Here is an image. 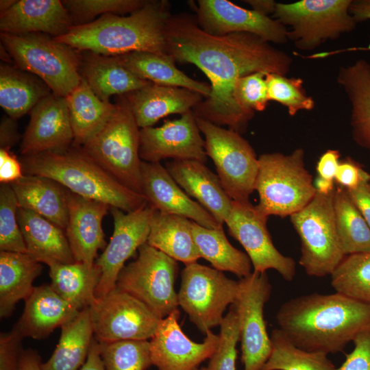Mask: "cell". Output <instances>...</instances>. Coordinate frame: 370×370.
Segmentation results:
<instances>
[{
    "label": "cell",
    "mask_w": 370,
    "mask_h": 370,
    "mask_svg": "<svg viewBox=\"0 0 370 370\" xmlns=\"http://www.w3.org/2000/svg\"><path fill=\"white\" fill-rule=\"evenodd\" d=\"M164 34L166 53L175 62L195 65L210 82V96L193 110L194 114L241 134L254 115L237 104L234 96L236 81L257 72L286 75L293 64L288 53L257 35H212L188 13L171 14Z\"/></svg>",
    "instance_id": "cell-1"
},
{
    "label": "cell",
    "mask_w": 370,
    "mask_h": 370,
    "mask_svg": "<svg viewBox=\"0 0 370 370\" xmlns=\"http://www.w3.org/2000/svg\"><path fill=\"white\" fill-rule=\"evenodd\" d=\"M276 321L295 346L309 352L335 354L370 328V304L336 292L312 293L284 302Z\"/></svg>",
    "instance_id": "cell-2"
},
{
    "label": "cell",
    "mask_w": 370,
    "mask_h": 370,
    "mask_svg": "<svg viewBox=\"0 0 370 370\" xmlns=\"http://www.w3.org/2000/svg\"><path fill=\"white\" fill-rule=\"evenodd\" d=\"M170 10L166 0H148L128 16L105 14L91 23L73 26L54 39L79 51L108 56L136 51L166 53L164 31L172 14Z\"/></svg>",
    "instance_id": "cell-3"
},
{
    "label": "cell",
    "mask_w": 370,
    "mask_h": 370,
    "mask_svg": "<svg viewBox=\"0 0 370 370\" xmlns=\"http://www.w3.org/2000/svg\"><path fill=\"white\" fill-rule=\"evenodd\" d=\"M24 174L50 178L81 197L130 212L148 204L145 197L125 186L82 149L42 152L20 158Z\"/></svg>",
    "instance_id": "cell-4"
},
{
    "label": "cell",
    "mask_w": 370,
    "mask_h": 370,
    "mask_svg": "<svg viewBox=\"0 0 370 370\" xmlns=\"http://www.w3.org/2000/svg\"><path fill=\"white\" fill-rule=\"evenodd\" d=\"M255 190L259 195L255 207L267 217H290L304 208L317 193L312 176L305 167L304 149L260 155Z\"/></svg>",
    "instance_id": "cell-5"
},
{
    "label": "cell",
    "mask_w": 370,
    "mask_h": 370,
    "mask_svg": "<svg viewBox=\"0 0 370 370\" xmlns=\"http://www.w3.org/2000/svg\"><path fill=\"white\" fill-rule=\"evenodd\" d=\"M106 123L81 149L117 181L142 195L140 127L125 95Z\"/></svg>",
    "instance_id": "cell-6"
},
{
    "label": "cell",
    "mask_w": 370,
    "mask_h": 370,
    "mask_svg": "<svg viewBox=\"0 0 370 370\" xmlns=\"http://www.w3.org/2000/svg\"><path fill=\"white\" fill-rule=\"evenodd\" d=\"M1 44L17 68L43 81L53 94L66 97L82 80L80 51L50 35L0 34Z\"/></svg>",
    "instance_id": "cell-7"
},
{
    "label": "cell",
    "mask_w": 370,
    "mask_h": 370,
    "mask_svg": "<svg viewBox=\"0 0 370 370\" xmlns=\"http://www.w3.org/2000/svg\"><path fill=\"white\" fill-rule=\"evenodd\" d=\"M335 190L327 195L317 192L304 208L290 216L300 240L299 264L310 276L331 275L345 256L336 225Z\"/></svg>",
    "instance_id": "cell-8"
},
{
    "label": "cell",
    "mask_w": 370,
    "mask_h": 370,
    "mask_svg": "<svg viewBox=\"0 0 370 370\" xmlns=\"http://www.w3.org/2000/svg\"><path fill=\"white\" fill-rule=\"evenodd\" d=\"M352 0H301L277 3L274 19L287 28L296 48L311 51L328 40L353 31L356 21L350 14Z\"/></svg>",
    "instance_id": "cell-9"
},
{
    "label": "cell",
    "mask_w": 370,
    "mask_h": 370,
    "mask_svg": "<svg viewBox=\"0 0 370 370\" xmlns=\"http://www.w3.org/2000/svg\"><path fill=\"white\" fill-rule=\"evenodd\" d=\"M205 149L226 193L234 201L249 202L255 190L258 157L241 134L195 116Z\"/></svg>",
    "instance_id": "cell-10"
},
{
    "label": "cell",
    "mask_w": 370,
    "mask_h": 370,
    "mask_svg": "<svg viewBox=\"0 0 370 370\" xmlns=\"http://www.w3.org/2000/svg\"><path fill=\"white\" fill-rule=\"evenodd\" d=\"M137 258L124 266L116 287L135 297L161 319L178 309L177 261L145 243Z\"/></svg>",
    "instance_id": "cell-11"
},
{
    "label": "cell",
    "mask_w": 370,
    "mask_h": 370,
    "mask_svg": "<svg viewBox=\"0 0 370 370\" xmlns=\"http://www.w3.org/2000/svg\"><path fill=\"white\" fill-rule=\"evenodd\" d=\"M181 279L178 305L190 321L204 334L220 325L227 306L236 298L238 281L197 262L185 265Z\"/></svg>",
    "instance_id": "cell-12"
},
{
    "label": "cell",
    "mask_w": 370,
    "mask_h": 370,
    "mask_svg": "<svg viewBox=\"0 0 370 370\" xmlns=\"http://www.w3.org/2000/svg\"><path fill=\"white\" fill-rule=\"evenodd\" d=\"M88 308L94 337L99 343L147 341L162 319L145 304L117 287Z\"/></svg>",
    "instance_id": "cell-13"
},
{
    "label": "cell",
    "mask_w": 370,
    "mask_h": 370,
    "mask_svg": "<svg viewBox=\"0 0 370 370\" xmlns=\"http://www.w3.org/2000/svg\"><path fill=\"white\" fill-rule=\"evenodd\" d=\"M232 304L239 325L244 370H260L271 352V341L264 319V308L272 286L266 272L252 271L238 280Z\"/></svg>",
    "instance_id": "cell-14"
},
{
    "label": "cell",
    "mask_w": 370,
    "mask_h": 370,
    "mask_svg": "<svg viewBox=\"0 0 370 370\" xmlns=\"http://www.w3.org/2000/svg\"><path fill=\"white\" fill-rule=\"evenodd\" d=\"M269 217L260 214L249 202L232 201L231 212L226 219L229 234L245 249L252 264L253 271H277L284 280L291 281L296 274V263L281 254L273 245L268 231Z\"/></svg>",
    "instance_id": "cell-15"
},
{
    "label": "cell",
    "mask_w": 370,
    "mask_h": 370,
    "mask_svg": "<svg viewBox=\"0 0 370 370\" xmlns=\"http://www.w3.org/2000/svg\"><path fill=\"white\" fill-rule=\"evenodd\" d=\"M110 210L114 230L109 243L95 261L101 271L95 291L97 298L104 297L116 287L117 277L125 262L147 243L156 210L147 204L130 212L115 207H111Z\"/></svg>",
    "instance_id": "cell-16"
},
{
    "label": "cell",
    "mask_w": 370,
    "mask_h": 370,
    "mask_svg": "<svg viewBox=\"0 0 370 370\" xmlns=\"http://www.w3.org/2000/svg\"><path fill=\"white\" fill-rule=\"evenodd\" d=\"M193 110L180 118L165 121L160 127L140 129L139 155L142 161L193 160L206 163L208 156Z\"/></svg>",
    "instance_id": "cell-17"
},
{
    "label": "cell",
    "mask_w": 370,
    "mask_h": 370,
    "mask_svg": "<svg viewBox=\"0 0 370 370\" xmlns=\"http://www.w3.org/2000/svg\"><path fill=\"white\" fill-rule=\"evenodd\" d=\"M195 14L204 32L214 36L232 33L255 34L268 42L284 44L287 28L275 19L227 0H198Z\"/></svg>",
    "instance_id": "cell-18"
},
{
    "label": "cell",
    "mask_w": 370,
    "mask_h": 370,
    "mask_svg": "<svg viewBox=\"0 0 370 370\" xmlns=\"http://www.w3.org/2000/svg\"><path fill=\"white\" fill-rule=\"evenodd\" d=\"M180 312L177 309L161 319L149 341L152 365L158 370H197L214 352L219 334L211 330L202 343L189 338L179 325Z\"/></svg>",
    "instance_id": "cell-19"
},
{
    "label": "cell",
    "mask_w": 370,
    "mask_h": 370,
    "mask_svg": "<svg viewBox=\"0 0 370 370\" xmlns=\"http://www.w3.org/2000/svg\"><path fill=\"white\" fill-rule=\"evenodd\" d=\"M73 140L66 97L51 92L31 110L20 151L22 156L63 152L71 147Z\"/></svg>",
    "instance_id": "cell-20"
},
{
    "label": "cell",
    "mask_w": 370,
    "mask_h": 370,
    "mask_svg": "<svg viewBox=\"0 0 370 370\" xmlns=\"http://www.w3.org/2000/svg\"><path fill=\"white\" fill-rule=\"evenodd\" d=\"M142 195L155 210L186 217L210 229L223 227L175 182L160 162L141 163Z\"/></svg>",
    "instance_id": "cell-21"
},
{
    "label": "cell",
    "mask_w": 370,
    "mask_h": 370,
    "mask_svg": "<svg viewBox=\"0 0 370 370\" xmlns=\"http://www.w3.org/2000/svg\"><path fill=\"white\" fill-rule=\"evenodd\" d=\"M69 219L65 234L75 262L95 264L97 252L107 246L102 221L110 206L66 189Z\"/></svg>",
    "instance_id": "cell-22"
},
{
    "label": "cell",
    "mask_w": 370,
    "mask_h": 370,
    "mask_svg": "<svg viewBox=\"0 0 370 370\" xmlns=\"http://www.w3.org/2000/svg\"><path fill=\"white\" fill-rule=\"evenodd\" d=\"M73 26L60 0H20L0 14L1 33L21 35L45 34L52 37L66 34Z\"/></svg>",
    "instance_id": "cell-23"
},
{
    "label": "cell",
    "mask_w": 370,
    "mask_h": 370,
    "mask_svg": "<svg viewBox=\"0 0 370 370\" xmlns=\"http://www.w3.org/2000/svg\"><path fill=\"white\" fill-rule=\"evenodd\" d=\"M166 169L175 182L195 198L221 225L229 216L232 200L225 191L217 175L198 160H173Z\"/></svg>",
    "instance_id": "cell-24"
},
{
    "label": "cell",
    "mask_w": 370,
    "mask_h": 370,
    "mask_svg": "<svg viewBox=\"0 0 370 370\" xmlns=\"http://www.w3.org/2000/svg\"><path fill=\"white\" fill-rule=\"evenodd\" d=\"M124 95L140 129L152 127L168 115L191 111L205 98L187 88L152 82Z\"/></svg>",
    "instance_id": "cell-25"
},
{
    "label": "cell",
    "mask_w": 370,
    "mask_h": 370,
    "mask_svg": "<svg viewBox=\"0 0 370 370\" xmlns=\"http://www.w3.org/2000/svg\"><path fill=\"white\" fill-rule=\"evenodd\" d=\"M79 310L58 295L50 285L35 286L25 300L23 312L14 324L22 336L41 340L75 317Z\"/></svg>",
    "instance_id": "cell-26"
},
{
    "label": "cell",
    "mask_w": 370,
    "mask_h": 370,
    "mask_svg": "<svg viewBox=\"0 0 370 370\" xmlns=\"http://www.w3.org/2000/svg\"><path fill=\"white\" fill-rule=\"evenodd\" d=\"M79 73L95 94L109 101L112 95H124L150 83L122 65L114 56L80 51Z\"/></svg>",
    "instance_id": "cell-27"
},
{
    "label": "cell",
    "mask_w": 370,
    "mask_h": 370,
    "mask_svg": "<svg viewBox=\"0 0 370 370\" xmlns=\"http://www.w3.org/2000/svg\"><path fill=\"white\" fill-rule=\"evenodd\" d=\"M17 219L28 254L41 263L75 262L65 231L31 210L18 208Z\"/></svg>",
    "instance_id": "cell-28"
},
{
    "label": "cell",
    "mask_w": 370,
    "mask_h": 370,
    "mask_svg": "<svg viewBox=\"0 0 370 370\" xmlns=\"http://www.w3.org/2000/svg\"><path fill=\"white\" fill-rule=\"evenodd\" d=\"M10 184L18 208L34 212L65 231L69 219L65 188L50 178L27 174Z\"/></svg>",
    "instance_id": "cell-29"
},
{
    "label": "cell",
    "mask_w": 370,
    "mask_h": 370,
    "mask_svg": "<svg viewBox=\"0 0 370 370\" xmlns=\"http://www.w3.org/2000/svg\"><path fill=\"white\" fill-rule=\"evenodd\" d=\"M336 81L351 106L352 138L370 153V62L360 58L340 67Z\"/></svg>",
    "instance_id": "cell-30"
},
{
    "label": "cell",
    "mask_w": 370,
    "mask_h": 370,
    "mask_svg": "<svg viewBox=\"0 0 370 370\" xmlns=\"http://www.w3.org/2000/svg\"><path fill=\"white\" fill-rule=\"evenodd\" d=\"M42 263L27 253L0 251V317H10L18 301L25 300L41 274Z\"/></svg>",
    "instance_id": "cell-31"
},
{
    "label": "cell",
    "mask_w": 370,
    "mask_h": 370,
    "mask_svg": "<svg viewBox=\"0 0 370 370\" xmlns=\"http://www.w3.org/2000/svg\"><path fill=\"white\" fill-rule=\"evenodd\" d=\"M125 67L139 77L153 84L187 88L210 96V84L195 80L175 66L166 53L136 51L114 56Z\"/></svg>",
    "instance_id": "cell-32"
},
{
    "label": "cell",
    "mask_w": 370,
    "mask_h": 370,
    "mask_svg": "<svg viewBox=\"0 0 370 370\" xmlns=\"http://www.w3.org/2000/svg\"><path fill=\"white\" fill-rule=\"evenodd\" d=\"M192 221L155 210L147 243L185 265L197 262L200 254L192 233Z\"/></svg>",
    "instance_id": "cell-33"
},
{
    "label": "cell",
    "mask_w": 370,
    "mask_h": 370,
    "mask_svg": "<svg viewBox=\"0 0 370 370\" xmlns=\"http://www.w3.org/2000/svg\"><path fill=\"white\" fill-rule=\"evenodd\" d=\"M66 99L74 136L72 146L77 147L96 134L115 110L114 103L99 99L82 77Z\"/></svg>",
    "instance_id": "cell-34"
},
{
    "label": "cell",
    "mask_w": 370,
    "mask_h": 370,
    "mask_svg": "<svg viewBox=\"0 0 370 370\" xmlns=\"http://www.w3.org/2000/svg\"><path fill=\"white\" fill-rule=\"evenodd\" d=\"M94 337L89 308L61 326V334L50 358L41 370H80L86 361Z\"/></svg>",
    "instance_id": "cell-35"
},
{
    "label": "cell",
    "mask_w": 370,
    "mask_h": 370,
    "mask_svg": "<svg viewBox=\"0 0 370 370\" xmlns=\"http://www.w3.org/2000/svg\"><path fill=\"white\" fill-rule=\"evenodd\" d=\"M48 266L51 287L71 306L80 311L94 303L101 277L100 269L95 263L88 267L77 262H51Z\"/></svg>",
    "instance_id": "cell-36"
},
{
    "label": "cell",
    "mask_w": 370,
    "mask_h": 370,
    "mask_svg": "<svg viewBox=\"0 0 370 370\" xmlns=\"http://www.w3.org/2000/svg\"><path fill=\"white\" fill-rule=\"evenodd\" d=\"M6 63L0 65V106L9 117H21L51 94L40 78Z\"/></svg>",
    "instance_id": "cell-37"
},
{
    "label": "cell",
    "mask_w": 370,
    "mask_h": 370,
    "mask_svg": "<svg viewBox=\"0 0 370 370\" xmlns=\"http://www.w3.org/2000/svg\"><path fill=\"white\" fill-rule=\"evenodd\" d=\"M192 233L200 257L220 271L234 273L240 279L252 271L248 255L228 241L223 227L210 229L192 221Z\"/></svg>",
    "instance_id": "cell-38"
},
{
    "label": "cell",
    "mask_w": 370,
    "mask_h": 370,
    "mask_svg": "<svg viewBox=\"0 0 370 370\" xmlns=\"http://www.w3.org/2000/svg\"><path fill=\"white\" fill-rule=\"evenodd\" d=\"M334 209L337 232L345 255L370 251V228L347 190L339 186H336Z\"/></svg>",
    "instance_id": "cell-39"
},
{
    "label": "cell",
    "mask_w": 370,
    "mask_h": 370,
    "mask_svg": "<svg viewBox=\"0 0 370 370\" xmlns=\"http://www.w3.org/2000/svg\"><path fill=\"white\" fill-rule=\"evenodd\" d=\"M271 352L260 370H336L328 354L295 346L279 329L271 334Z\"/></svg>",
    "instance_id": "cell-40"
},
{
    "label": "cell",
    "mask_w": 370,
    "mask_h": 370,
    "mask_svg": "<svg viewBox=\"0 0 370 370\" xmlns=\"http://www.w3.org/2000/svg\"><path fill=\"white\" fill-rule=\"evenodd\" d=\"M330 275L336 293L370 304V251L345 256Z\"/></svg>",
    "instance_id": "cell-41"
},
{
    "label": "cell",
    "mask_w": 370,
    "mask_h": 370,
    "mask_svg": "<svg viewBox=\"0 0 370 370\" xmlns=\"http://www.w3.org/2000/svg\"><path fill=\"white\" fill-rule=\"evenodd\" d=\"M99 350L106 370H146L153 365L147 341L99 343Z\"/></svg>",
    "instance_id": "cell-42"
},
{
    "label": "cell",
    "mask_w": 370,
    "mask_h": 370,
    "mask_svg": "<svg viewBox=\"0 0 370 370\" xmlns=\"http://www.w3.org/2000/svg\"><path fill=\"white\" fill-rule=\"evenodd\" d=\"M147 0H65L73 26L94 21L98 16L108 14H131L144 6Z\"/></svg>",
    "instance_id": "cell-43"
},
{
    "label": "cell",
    "mask_w": 370,
    "mask_h": 370,
    "mask_svg": "<svg viewBox=\"0 0 370 370\" xmlns=\"http://www.w3.org/2000/svg\"><path fill=\"white\" fill-rule=\"evenodd\" d=\"M269 101L280 103L287 108L290 116L301 110H311L314 107L313 98L303 88L301 78L287 77L277 73L266 75Z\"/></svg>",
    "instance_id": "cell-44"
},
{
    "label": "cell",
    "mask_w": 370,
    "mask_h": 370,
    "mask_svg": "<svg viewBox=\"0 0 370 370\" xmlns=\"http://www.w3.org/2000/svg\"><path fill=\"white\" fill-rule=\"evenodd\" d=\"M18 209L17 199L11 184H1L0 250L27 254L18 223Z\"/></svg>",
    "instance_id": "cell-45"
},
{
    "label": "cell",
    "mask_w": 370,
    "mask_h": 370,
    "mask_svg": "<svg viewBox=\"0 0 370 370\" xmlns=\"http://www.w3.org/2000/svg\"><path fill=\"white\" fill-rule=\"evenodd\" d=\"M219 341L205 370H236L240 331L236 313L231 307L220 325Z\"/></svg>",
    "instance_id": "cell-46"
},
{
    "label": "cell",
    "mask_w": 370,
    "mask_h": 370,
    "mask_svg": "<svg viewBox=\"0 0 370 370\" xmlns=\"http://www.w3.org/2000/svg\"><path fill=\"white\" fill-rule=\"evenodd\" d=\"M268 73L257 72L239 78L234 86V96L237 104L245 112L254 115L263 111L269 101L266 81Z\"/></svg>",
    "instance_id": "cell-47"
},
{
    "label": "cell",
    "mask_w": 370,
    "mask_h": 370,
    "mask_svg": "<svg viewBox=\"0 0 370 370\" xmlns=\"http://www.w3.org/2000/svg\"><path fill=\"white\" fill-rule=\"evenodd\" d=\"M23 338L14 326L10 332L1 333L0 370H19Z\"/></svg>",
    "instance_id": "cell-48"
},
{
    "label": "cell",
    "mask_w": 370,
    "mask_h": 370,
    "mask_svg": "<svg viewBox=\"0 0 370 370\" xmlns=\"http://www.w3.org/2000/svg\"><path fill=\"white\" fill-rule=\"evenodd\" d=\"M369 182L370 173L359 162L350 157L340 160L334 177L336 186L350 190Z\"/></svg>",
    "instance_id": "cell-49"
},
{
    "label": "cell",
    "mask_w": 370,
    "mask_h": 370,
    "mask_svg": "<svg viewBox=\"0 0 370 370\" xmlns=\"http://www.w3.org/2000/svg\"><path fill=\"white\" fill-rule=\"evenodd\" d=\"M353 343V350L336 370H370V328L358 334Z\"/></svg>",
    "instance_id": "cell-50"
},
{
    "label": "cell",
    "mask_w": 370,
    "mask_h": 370,
    "mask_svg": "<svg viewBox=\"0 0 370 370\" xmlns=\"http://www.w3.org/2000/svg\"><path fill=\"white\" fill-rule=\"evenodd\" d=\"M24 175L19 159L10 149H0V182L1 184H12Z\"/></svg>",
    "instance_id": "cell-51"
},
{
    "label": "cell",
    "mask_w": 370,
    "mask_h": 370,
    "mask_svg": "<svg viewBox=\"0 0 370 370\" xmlns=\"http://www.w3.org/2000/svg\"><path fill=\"white\" fill-rule=\"evenodd\" d=\"M341 153L336 149H328L317 161L316 170L318 176L334 181V177L340 162Z\"/></svg>",
    "instance_id": "cell-52"
},
{
    "label": "cell",
    "mask_w": 370,
    "mask_h": 370,
    "mask_svg": "<svg viewBox=\"0 0 370 370\" xmlns=\"http://www.w3.org/2000/svg\"><path fill=\"white\" fill-rule=\"evenodd\" d=\"M347 191L370 228L369 182L361 184L356 188Z\"/></svg>",
    "instance_id": "cell-53"
},
{
    "label": "cell",
    "mask_w": 370,
    "mask_h": 370,
    "mask_svg": "<svg viewBox=\"0 0 370 370\" xmlns=\"http://www.w3.org/2000/svg\"><path fill=\"white\" fill-rule=\"evenodd\" d=\"M16 119L11 117L1 119L0 125V147L10 149L19 138Z\"/></svg>",
    "instance_id": "cell-54"
},
{
    "label": "cell",
    "mask_w": 370,
    "mask_h": 370,
    "mask_svg": "<svg viewBox=\"0 0 370 370\" xmlns=\"http://www.w3.org/2000/svg\"><path fill=\"white\" fill-rule=\"evenodd\" d=\"M80 370H106L100 356L99 343L93 337L89 353Z\"/></svg>",
    "instance_id": "cell-55"
},
{
    "label": "cell",
    "mask_w": 370,
    "mask_h": 370,
    "mask_svg": "<svg viewBox=\"0 0 370 370\" xmlns=\"http://www.w3.org/2000/svg\"><path fill=\"white\" fill-rule=\"evenodd\" d=\"M349 12L357 23L370 20V0L352 1Z\"/></svg>",
    "instance_id": "cell-56"
},
{
    "label": "cell",
    "mask_w": 370,
    "mask_h": 370,
    "mask_svg": "<svg viewBox=\"0 0 370 370\" xmlns=\"http://www.w3.org/2000/svg\"><path fill=\"white\" fill-rule=\"evenodd\" d=\"M41 358L33 349L23 350L19 370H41Z\"/></svg>",
    "instance_id": "cell-57"
},
{
    "label": "cell",
    "mask_w": 370,
    "mask_h": 370,
    "mask_svg": "<svg viewBox=\"0 0 370 370\" xmlns=\"http://www.w3.org/2000/svg\"><path fill=\"white\" fill-rule=\"evenodd\" d=\"M251 10L257 13L269 16V14L274 13L277 3L273 0H245Z\"/></svg>",
    "instance_id": "cell-58"
},
{
    "label": "cell",
    "mask_w": 370,
    "mask_h": 370,
    "mask_svg": "<svg viewBox=\"0 0 370 370\" xmlns=\"http://www.w3.org/2000/svg\"><path fill=\"white\" fill-rule=\"evenodd\" d=\"M314 186L317 192L327 195L336 189L334 181L326 180L317 176L314 181Z\"/></svg>",
    "instance_id": "cell-59"
},
{
    "label": "cell",
    "mask_w": 370,
    "mask_h": 370,
    "mask_svg": "<svg viewBox=\"0 0 370 370\" xmlns=\"http://www.w3.org/2000/svg\"><path fill=\"white\" fill-rule=\"evenodd\" d=\"M15 2V0H1L0 13L9 9Z\"/></svg>",
    "instance_id": "cell-60"
},
{
    "label": "cell",
    "mask_w": 370,
    "mask_h": 370,
    "mask_svg": "<svg viewBox=\"0 0 370 370\" xmlns=\"http://www.w3.org/2000/svg\"><path fill=\"white\" fill-rule=\"evenodd\" d=\"M205 369H206V367H201V368L197 369V370H205Z\"/></svg>",
    "instance_id": "cell-61"
},
{
    "label": "cell",
    "mask_w": 370,
    "mask_h": 370,
    "mask_svg": "<svg viewBox=\"0 0 370 370\" xmlns=\"http://www.w3.org/2000/svg\"><path fill=\"white\" fill-rule=\"evenodd\" d=\"M369 186H370V182H369Z\"/></svg>",
    "instance_id": "cell-62"
}]
</instances>
